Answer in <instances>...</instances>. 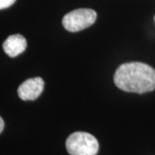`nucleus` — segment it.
I'll list each match as a JSON object with an SVG mask.
<instances>
[{"instance_id":"1","label":"nucleus","mask_w":155,"mask_h":155,"mask_svg":"<svg viewBox=\"0 0 155 155\" xmlns=\"http://www.w3.org/2000/svg\"><path fill=\"white\" fill-rule=\"evenodd\" d=\"M114 83L126 92H149L155 90V70L141 62L124 63L116 69Z\"/></svg>"},{"instance_id":"2","label":"nucleus","mask_w":155,"mask_h":155,"mask_svg":"<svg viewBox=\"0 0 155 155\" xmlns=\"http://www.w3.org/2000/svg\"><path fill=\"white\" fill-rule=\"evenodd\" d=\"M66 147L70 155H97L99 144L92 134L85 132H75L68 136Z\"/></svg>"},{"instance_id":"3","label":"nucleus","mask_w":155,"mask_h":155,"mask_svg":"<svg viewBox=\"0 0 155 155\" xmlns=\"http://www.w3.org/2000/svg\"><path fill=\"white\" fill-rule=\"evenodd\" d=\"M97 19V12L91 9H77L65 15L62 24L67 31L78 32L91 26Z\"/></svg>"},{"instance_id":"4","label":"nucleus","mask_w":155,"mask_h":155,"mask_svg":"<svg viewBox=\"0 0 155 155\" xmlns=\"http://www.w3.org/2000/svg\"><path fill=\"white\" fill-rule=\"evenodd\" d=\"M44 89V81L41 78H31L20 84L17 90L19 97L23 101H33L38 98Z\"/></svg>"},{"instance_id":"5","label":"nucleus","mask_w":155,"mask_h":155,"mask_svg":"<svg viewBox=\"0 0 155 155\" xmlns=\"http://www.w3.org/2000/svg\"><path fill=\"white\" fill-rule=\"evenodd\" d=\"M27 48V41L22 35H10L3 43V48L10 57H17L24 52Z\"/></svg>"},{"instance_id":"6","label":"nucleus","mask_w":155,"mask_h":155,"mask_svg":"<svg viewBox=\"0 0 155 155\" xmlns=\"http://www.w3.org/2000/svg\"><path fill=\"white\" fill-rule=\"evenodd\" d=\"M16 0H0V10L7 9L14 5Z\"/></svg>"},{"instance_id":"7","label":"nucleus","mask_w":155,"mask_h":155,"mask_svg":"<svg viewBox=\"0 0 155 155\" xmlns=\"http://www.w3.org/2000/svg\"><path fill=\"white\" fill-rule=\"evenodd\" d=\"M4 127H5V122H4V120L2 119V117L0 116V134L3 132Z\"/></svg>"},{"instance_id":"8","label":"nucleus","mask_w":155,"mask_h":155,"mask_svg":"<svg viewBox=\"0 0 155 155\" xmlns=\"http://www.w3.org/2000/svg\"><path fill=\"white\" fill-rule=\"evenodd\" d=\"M154 19H155V17H154Z\"/></svg>"}]
</instances>
